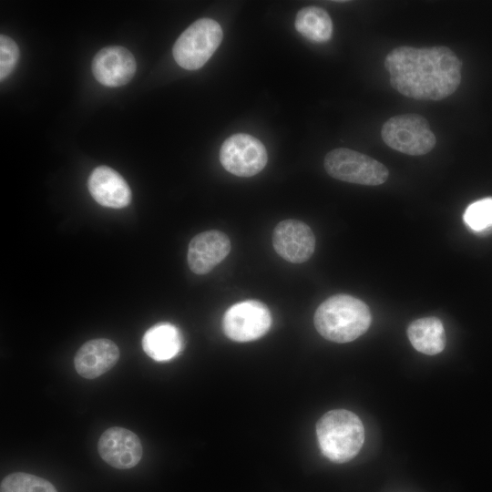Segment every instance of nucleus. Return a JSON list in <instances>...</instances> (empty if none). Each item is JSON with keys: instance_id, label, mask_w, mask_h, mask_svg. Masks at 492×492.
<instances>
[{"instance_id": "20", "label": "nucleus", "mask_w": 492, "mask_h": 492, "mask_svg": "<svg viewBox=\"0 0 492 492\" xmlns=\"http://www.w3.org/2000/svg\"><path fill=\"white\" fill-rule=\"evenodd\" d=\"M19 57L18 46L7 36H0V79L4 80L14 70Z\"/></svg>"}, {"instance_id": "9", "label": "nucleus", "mask_w": 492, "mask_h": 492, "mask_svg": "<svg viewBox=\"0 0 492 492\" xmlns=\"http://www.w3.org/2000/svg\"><path fill=\"white\" fill-rule=\"evenodd\" d=\"M100 457L118 469H128L138 464L143 456L139 437L129 429L113 426L106 429L97 443Z\"/></svg>"}, {"instance_id": "7", "label": "nucleus", "mask_w": 492, "mask_h": 492, "mask_svg": "<svg viewBox=\"0 0 492 492\" xmlns=\"http://www.w3.org/2000/svg\"><path fill=\"white\" fill-rule=\"evenodd\" d=\"M272 325L268 307L257 300H246L231 305L224 313L222 329L235 342H250L263 336Z\"/></svg>"}, {"instance_id": "17", "label": "nucleus", "mask_w": 492, "mask_h": 492, "mask_svg": "<svg viewBox=\"0 0 492 492\" xmlns=\"http://www.w3.org/2000/svg\"><path fill=\"white\" fill-rule=\"evenodd\" d=\"M296 30L313 43H324L333 35V22L323 8L310 5L302 8L295 18Z\"/></svg>"}, {"instance_id": "15", "label": "nucleus", "mask_w": 492, "mask_h": 492, "mask_svg": "<svg viewBox=\"0 0 492 492\" xmlns=\"http://www.w3.org/2000/svg\"><path fill=\"white\" fill-rule=\"evenodd\" d=\"M182 336L172 323H159L144 333L142 347L153 360L163 362L174 358L182 349Z\"/></svg>"}, {"instance_id": "5", "label": "nucleus", "mask_w": 492, "mask_h": 492, "mask_svg": "<svg viewBox=\"0 0 492 492\" xmlns=\"http://www.w3.org/2000/svg\"><path fill=\"white\" fill-rule=\"evenodd\" d=\"M381 136L387 146L410 156L428 153L436 142L427 120L418 114L390 118L384 123Z\"/></svg>"}, {"instance_id": "19", "label": "nucleus", "mask_w": 492, "mask_h": 492, "mask_svg": "<svg viewBox=\"0 0 492 492\" xmlns=\"http://www.w3.org/2000/svg\"><path fill=\"white\" fill-rule=\"evenodd\" d=\"M464 221L476 232L492 229V198H485L471 203L464 213Z\"/></svg>"}, {"instance_id": "10", "label": "nucleus", "mask_w": 492, "mask_h": 492, "mask_svg": "<svg viewBox=\"0 0 492 492\" xmlns=\"http://www.w3.org/2000/svg\"><path fill=\"white\" fill-rule=\"evenodd\" d=\"M275 251L285 261L302 263L315 249V237L311 228L297 220H285L277 224L272 234Z\"/></svg>"}, {"instance_id": "4", "label": "nucleus", "mask_w": 492, "mask_h": 492, "mask_svg": "<svg viewBox=\"0 0 492 492\" xmlns=\"http://www.w3.org/2000/svg\"><path fill=\"white\" fill-rule=\"evenodd\" d=\"M222 36L218 22L210 18H200L179 36L172 49L173 57L184 69H199L217 50Z\"/></svg>"}, {"instance_id": "14", "label": "nucleus", "mask_w": 492, "mask_h": 492, "mask_svg": "<svg viewBox=\"0 0 492 492\" xmlns=\"http://www.w3.org/2000/svg\"><path fill=\"white\" fill-rule=\"evenodd\" d=\"M87 188L93 199L105 207L121 209L131 201V190L127 181L107 166H99L91 172Z\"/></svg>"}, {"instance_id": "13", "label": "nucleus", "mask_w": 492, "mask_h": 492, "mask_svg": "<svg viewBox=\"0 0 492 492\" xmlns=\"http://www.w3.org/2000/svg\"><path fill=\"white\" fill-rule=\"evenodd\" d=\"M120 352L118 345L106 338L86 342L74 357L77 373L86 379H95L109 371L118 363Z\"/></svg>"}, {"instance_id": "12", "label": "nucleus", "mask_w": 492, "mask_h": 492, "mask_svg": "<svg viewBox=\"0 0 492 492\" xmlns=\"http://www.w3.org/2000/svg\"><path fill=\"white\" fill-rule=\"evenodd\" d=\"M231 241L222 231H206L194 236L189 243L187 261L196 274H206L221 262L231 251Z\"/></svg>"}, {"instance_id": "1", "label": "nucleus", "mask_w": 492, "mask_h": 492, "mask_svg": "<svg viewBox=\"0 0 492 492\" xmlns=\"http://www.w3.org/2000/svg\"><path fill=\"white\" fill-rule=\"evenodd\" d=\"M384 67L390 74L391 86L415 99H444L461 82L462 62L447 46H398L388 53Z\"/></svg>"}, {"instance_id": "18", "label": "nucleus", "mask_w": 492, "mask_h": 492, "mask_svg": "<svg viewBox=\"0 0 492 492\" xmlns=\"http://www.w3.org/2000/svg\"><path fill=\"white\" fill-rule=\"evenodd\" d=\"M0 492H57L46 479L28 473H13L1 482Z\"/></svg>"}, {"instance_id": "3", "label": "nucleus", "mask_w": 492, "mask_h": 492, "mask_svg": "<svg viewBox=\"0 0 492 492\" xmlns=\"http://www.w3.org/2000/svg\"><path fill=\"white\" fill-rule=\"evenodd\" d=\"M322 453L334 463L354 458L363 446L364 429L360 418L344 409L331 410L316 424Z\"/></svg>"}, {"instance_id": "8", "label": "nucleus", "mask_w": 492, "mask_h": 492, "mask_svg": "<svg viewBox=\"0 0 492 492\" xmlns=\"http://www.w3.org/2000/svg\"><path fill=\"white\" fill-rule=\"evenodd\" d=\"M220 161L230 173L251 177L263 169L268 161L264 145L248 134L229 137L220 149Z\"/></svg>"}, {"instance_id": "2", "label": "nucleus", "mask_w": 492, "mask_h": 492, "mask_svg": "<svg viewBox=\"0 0 492 492\" xmlns=\"http://www.w3.org/2000/svg\"><path fill=\"white\" fill-rule=\"evenodd\" d=\"M372 315L365 302L348 294H336L316 309L313 323L317 332L335 343H348L364 334Z\"/></svg>"}, {"instance_id": "16", "label": "nucleus", "mask_w": 492, "mask_h": 492, "mask_svg": "<svg viewBox=\"0 0 492 492\" xmlns=\"http://www.w3.org/2000/svg\"><path fill=\"white\" fill-rule=\"evenodd\" d=\"M407 336L416 351L427 355L437 354L446 346L444 325L436 317L413 321L407 328Z\"/></svg>"}, {"instance_id": "6", "label": "nucleus", "mask_w": 492, "mask_h": 492, "mask_svg": "<svg viewBox=\"0 0 492 492\" xmlns=\"http://www.w3.org/2000/svg\"><path fill=\"white\" fill-rule=\"evenodd\" d=\"M324 169L336 179L366 186L381 185L389 175L387 168L381 162L345 148L328 152L324 158Z\"/></svg>"}, {"instance_id": "11", "label": "nucleus", "mask_w": 492, "mask_h": 492, "mask_svg": "<svg viewBox=\"0 0 492 492\" xmlns=\"http://www.w3.org/2000/svg\"><path fill=\"white\" fill-rule=\"evenodd\" d=\"M136 60L123 46H108L98 51L92 61V73L103 86L118 87L128 84L136 72Z\"/></svg>"}]
</instances>
